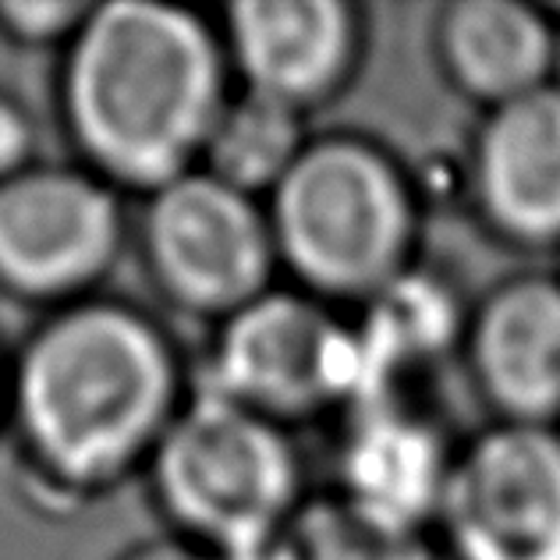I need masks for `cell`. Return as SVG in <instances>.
<instances>
[{
    "instance_id": "obj_1",
    "label": "cell",
    "mask_w": 560,
    "mask_h": 560,
    "mask_svg": "<svg viewBox=\"0 0 560 560\" xmlns=\"http://www.w3.org/2000/svg\"><path fill=\"white\" fill-rule=\"evenodd\" d=\"M196 394V359L125 294L36 316L8 351L4 433L43 511H82L142 479Z\"/></svg>"
},
{
    "instance_id": "obj_2",
    "label": "cell",
    "mask_w": 560,
    "mask_h": 560,
    "mask_svg": "<svg viewBox=\"0 0 560 560\" xmlns=\"http://www.w3.org/2000/svg\"><path fill=\"white\" fill-rule=\"evenodd\" d=\"M234 96L213 11L100 0L57 54L54 110L71 160L131 202L196 171Z\"/></svg>"
},
{
    "instance_id": "obj_3",
    "label": "cell",
    "mask_w": 560,
    "mask_h": 560,
    "mask_svg": "<svg viewBox=\"0 0 560 560\" xmlns=\"http://www.w3.org/2000/svg\"><path fill=\"white\" fill-rule=\"evenodd\" d=\"M262 206L280 280L345 313L422 262V178L370 131H313Z\"/></svg>"
},
{
    "instance_id": "obj_4",
    "label": "cell",
    "mask_w": 560,
    "mask_h": 560,
    "mask_svg": "<svg viewBox=\"0 0 560 560\" xmlns=\"http://www.w3.org/2000/svg\"><path fill=\"white\" fill-rule=\"evenodd\" d=\"M142 479L167 533L213 557L270 547L313 493L299 433L206 390L188 397Z\"/></svg>"
},
{
    "instance_id": "obj_5",
    "label": "cell",
    "mask_w": 560,
    "mask_h": 560,
    "mask_svg": "<svg viewBox=\"0 0 560 560\" xmlns=\"http://www.w3.org/2000/svg\"><path fill=\"white\" fill-rule=\"evenodd\" d=\"M196 390L224 397L294 433L316 419H341L359 397L351 316L280 280L210 327L196 359Z\"/></svg>"
},
{
    "instance_id": "obj_6",
    "label": "cell",
    "mask_w": 560,
    "mask_h": 560,
    "mask_svg": "<svg viewBox=\"0 0 560 560\" xmlns=\"http://www.w3.org/2000/svg\"><path fill=\"white\" fill-rule=\"evenodd\" d=\"M131 256L167 313L206 327L280 284L267 206L202 167L136 202Z\"/></svg>"
},
{
    "instance_id": "obj_7",
    "label": "cell",
    "mask_w": 560,
    "mask_h": 560,
    "mask_svg": "<svg viewBox=\"0 0 560 560\" xmlns=\"http://www.w3.org/2000/svg\"><path fill=\"white\" fill-rule=\"evenodd\" d=\"M131 253V199L75 160L0 182V299L36 316L107 291Z\"/></svg>"
},
{
    "instance_id": "obj_8",
    "label": "cell",
    "mask_w": 560,
    "mask_h": 560,
    "mask_svg": "<svg viewBox=\"0 0 560 560\" xmlns=\"http://www.w3.org/2000/svg\"><path fill=\"white\" fill-rule=\"evenodd\" d=\"M433 542L440 560H560V425L462 436Z\"/></svg>"
},
{
    "instance_id": "obj_9",
    "label": "cell",
    "mask_w": 560,
    "mask_h": 560,
    "mask_svg": "<svg viewBox=\"0 0 560 560\" xmlns=\"http://www.w3.org/2000/svg\"><path fill=\"white\" fill-rule=\"evenodd\" d=\"M217 22L234 90L302 117L348 96L370 54V11L355 0H234Z\"/></svg>"
},
{
    "instance_id": "obj_10",
    "label": "cell",
    "mask_w": 560,
    "mask_h": 560,
    "mask_svg": "<svg viewBox=\"0 0 560 560\" xmlns=\"http://www.w3.org/2000/svg\"><path fill=\"white\" fill-rule=\"evenodd\" d=\"M458 185L490 242L522 256H560V79L479 114Z\"/></svg>"
},
{
    "instance_id": "obj_11",
    "label": "cell",
    "mask_w": 560,
    "mask_h": 560,
    "mask_svg": "<svg viewBox=\"0 0 560 560\" xmlns=\"http://www.w3.org/2000/svg\"><path fill=\"white\" fill-rule=\"evenodd\" d=\"M454 451L430 397H373L337 419L327 490L397 533L433 536Z\"/></svg>"
},
{
    "instance_id": "obj_12",
    "label": "cell",
    "mask_w": 560,
    "mask_h": 560,
    "mask_svg": "<svg viewBox=\"0 0 560 560\" xmlns=\"http://www.w3.org/2000/svg\"><path fill=\"white\" fill-rule=\"evenodd\" d=\"M458 365L490 422L560 425V270H514L471 294Z\"/></svg>"
},
{
    "instance_id": "obj_13",
    "label": "cell",
    "mask_w": 560,
    "mask_h": 560,
    "mask_svg": "<svg viewBox=\"0 0 560 560\" xmlns=\"http://www.w3.org/2000/svg\"><path fill=\"white\" fill-rule=\"evenodd\" d=\"M471 294L433 262H416L351 316L359 397H430V383L462 355ZM351 405V408H355Z\"/></svg>"
},
{
    "instance_id": "obj_14",
    "label": "cell",
    "mask_w": 560,
    "mask_h": 560,
    "mask_svg": "<svg viewBox=\"0 0 560 560\" xmlns=\"http://www.w3.org/2000/svg\"><path fill=\"white\" fill-rule=\"evenodd\" d=\"M430 54L447 90L486 114L557 82L560 25L536 0H447Z\"/></svg>"
},
{
    "instance_id": "obj_15",
    "label": "cell",
    "mask_w": 560,
    "mask_h": 560,
    "mask_svg": "<svg viewBox=\"0 0 560 560\" xmlns=\"http://www.w3.org/2000/svg\"><path fill=\"white\" fill-rule=\"evenodd\" d=\"M308 139H313L308 117L234 90L210 131L199 167L245 196L267 199L302 156Z\"/></svg>"
},
{
    "instance_id": "obj_16",
    "label": "cell",
    "mask_w": 560,
    "mask_h": 560,
    "mask_svg": "<svg viewBox=\"0 0 560 560\" xmlns=\"http://www.w3.org/2000/svg\"><path fill=\"white\" fill-rule=\"evenodd\" d=\"M277 560H440L433 536L397 533L330 490H313L277 536Z\"/></svg>"
},
{
    "instance_id": "obj_17",
    "label": "cell",
    "mask_w": 560,
    "mask_h": 560,
    "mask_svg": "<svg viewBox=\"0 0 560 560\" xmlns=\"http://www.w3.org/2000/svg\"><path fill=\"white\" fill-rule=\"evenodd\" d=\"M93 0H0V39L19 50H57L79 33Z\"/></svg>"
},
{
    "instance_id": "obj_18",
    "label": "cell",
    "mask_w": 560,
    "mask_h": 560,
    "mask_svg": "<svg viewBox=\"0 0 560 560\" xmlns=\"http://www.w3.org/2000/svg\"><path fill=\"white\" fill-rule=\"evenodd\" d=\"M39 121L28 103L0 85V182L39 164Z\"/></svg>"
},
{
    "instance_id": "obj_19",
    "label": "cell",
    "mask_w": 560,
    "mask_h": 560,
    "mask_svg": "<svg viewBox=\"0 0 560 560\" xmlns=\"http://www.w3.org/2000/svg\"><path fill=\"white\" fill-rule=\"evenodd\" d=\"M114 560H217L213 553H206L199 547H191V542L178 539V536H150V539H139L125 547Z\"/></svg>"
},
{
    "instance_id": "obj_20",
    "label": "cell",
    "mask_w": 560,
    "mask_h": 560,
    "mask_svg": "<svg viewBox=\"0 0 560 560\" xmlns=\"http://www.w3.org/2000/svg\"><path fill=\"white\" fill-rule=\"evenodd\" d=\"M4 405H8V351L0 348V433H4Z\"/></svg>"
},
{
    "instance_id": "obj_21",
    "label": "cell",
    "mask_w": 560,
    "mask_h": 560,
    "mask_svg": "<svg viewBox=\"0 0 560 560\" xmlns=\"http://www.w3.org/2000/svg\"><path fill=\"white\" fill-rule=\"evenodd\" d=\"M547 8H550V14H553L557 25H560V0H557V4H547Z\"/></svg>"
},
{
    "instance_id": "obj_22",
    "label": "cell",
    "mask_w": 560,
    "mask_h": 560,
    "mask_svg": "<svg viewBox=\"0 0 560 560\" xmlns=\"http://www.w3.org/2000/svg\"><path fill=\"white\" fill-rule=\"evenodd\" d=\"M557 270H560V267H557Z\"/></svg>"
}]
</instances>
